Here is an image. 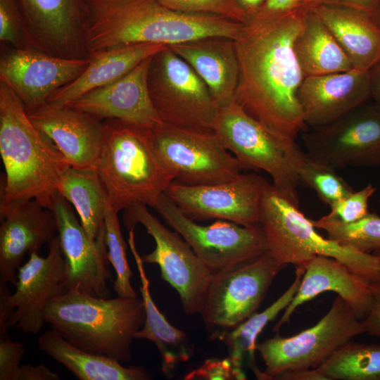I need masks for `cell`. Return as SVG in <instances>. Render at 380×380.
<instances>
[{"mask_svg":"<svg viewBox=\"0 0 380 380\" xmlns=\"http://www.w3.org/2000/svg\"><path fill=\"white\" fill-rule=\"evenodd\" d=\"M309 10L250 18L234 40L239 71L235 101L258 121L294 139L308 127L297 97L305 77L293 45Z\"/></svg>","mask_w":380,"mask_h":380,"instance_id":"cell-1","label":"cell"},{"mask_svg":"<svg viewBox=\"0 0 380 380\" xmlns=\"http://www.w3.org/2000/svg\"><path fill=\"white\" fill-rule=\"evenodd\" d=\"M243 25L216 15L174 11L157 0H84L82 39L90 57L141 43L170 46L212 37L234 40Z\"/></svg>","mask_w":380,"mask_h":380,"instance_id":"cell-2","label":"cell"},{"mask_svg":"<svg viewBox=\"0 0 380 380\" xmlns=\"http://www.w3.org/2000/svg\"><path fill=\"white\" fill-rule=\"evenodd\" d=\"M0 153L5 169L0 204L34 199L52 210L58 180L70 165L32 122L15 92L1 82Z\"/></svg>","mask_w":380,"mask_h":380,"instance_id":"cell-3","label":"cell"},{"mask_svg":"<svg viewBox=\"0 0 380 380\" xmlns=\"http://www.w3.org/2000/svg\"><path fill=\"white\" fill-rule=\"evenodd\" d=\"M45 323L64 339L91 353L130 362L134 335L146 318L142 298H103L71 290L51 299L43 312Z\"/></svg>","mask_w":380,"mask_h":380,"instance_id":"cell-4","label":"cell"},{"mask_svg":"<svg viewBox=\"0 0 380 380\" xmlns=\"http://www.w3.org/2000/svg\"><path fill=\"white\" fill-rule=\"evenodd\" d=\"M103 148L95 170L108 203L118 213L134 204L153 208L174 181L156 156L150 132L118 120L104 122Z\"/></svg>","mask_w":380,"mask_h":380,"instance_id":"cell-5","label":"cell"},{"mask_svg":"<svg viewBox=\"0 0 380 380\" xmlns=\"http://www.w3.org/2000/svg\"><path fill=\"white\" fill-rule=\"evenodd\" d=\"M298 196L269 184L262 198L258 223L268 251L282 265L304 266L317 255L335 258L370 281L380 278L378 254L341 246L321 236L299 209Z\"/></svg>","mask_w":380,"mask_h":380,"instance_id":"cell-6","label":"cell"},{"mask_svg":"<svg viewBox=\"0 0 380 380\" xmlns=\"http://www.w3.org/2000/svg\"><path fill=\"white\" fill-rule=\"evenodd\" d=\"M212 129L246 170H263L273 186L298 196V171L305 152L296 139L258 121L236 101L219 108Z\"/></svg>","mask_w":380,"mask_h":380,"instance_id":"cell-7","label":"cell"},{"mask_svg":"<svg viewBox=\"0 0 380 380\" xmlns=\"http://www.w3.org/2000/svg\"><path fill=\"white\" fill-rule=\"evenodd\" d=\"M150 136L156 156L175 182L217 184L232 180L246 170L213 130L164 122L152 129Z\"/></svg>","mask_w":380,"mask_h":380,"instance_id":"cell-8","label":"cell"},{"mask_svg":"<svg viewBox=\"0 0 380 380\" xmlns=\"http://www.w3.org/2000/svg\"><path fill=\"white\" fill-rule=\"evenodd\" d=\"M284 267L268 251L213 274L199 312L210 338L218 339L255 313Z\"/></svg>","mask_w":380,"mask_h":380,"instance_id":"cell-9","label":"cell"},{"mask_svg":"<svg viewBox=\"0 0 380 380\" xmlns=\"http://www.w3.org/2000/svg\"><path fill=\"white\" fill-rule=\"evenodd\" d=\"M362 321L338 295L314 326L291 337L278 334L256 345L267 380L289 370L317 369L340 347L364 333Z\"/></svg>","mask_w":380,"mask_h":380,"instance_id":"cell-10","label":"cell"},{"mask_svg":"<svg viewBox=\"0 0 380 380\" xmlns=\"http://www.w3.org/2000/svg\"><path fill=\"white\" fill-rule=\"evenodd\" d=\"M153 208L213 274L268 251L259 223L245 226L217 220L209 225H201L186 217L165 193L158 197Z\"/></svg>","mask_w":380,"mask_h":380,"instance_id":"cell-11","label":"cell"},{"mask_svg":"<svg viewBox=\"0 0 380 380\" xmlns=\"http://www.w3.org/2000/svg\"><path fill=\"white\" fill-rule=\"evenodd\" d=\"M148 88L164 122L213 130L220 107L193 68L169 46L153 58Z\"/></svg>","mask_w":380,"mask_h":380,"instance_id":"cell-12","label":"cell"},{"mask_svg":"<svg viewBox=\"0 0 380 380\" xmlns=\"http://www.w3.org/2000/svg\"><path fill=\"white\" fill-rule=\"evenodd\" d=\"M122 221L129 229L140 224L155 241V249L141 257L144 263L156 264L162 279L179 294L184 312L199 313L213 274L190 246L148 210L144 204L124 210Z\"/></svg>","mask_w":380,"mask_h":380,"instance_id":"cell-13","label":"cell"},{"mask_svg":"<svg viewBox=\"0 0 380 380\" xmlns=\"http://www.w3.org/2000/svg\"><path fill=\"white\" fill-rule=\"evenodd\" d=\"M65 275V261L56 235L49 243L46 257L37 253L30 254L27 261L18 268L13 293L0 289L1 336H8L7 329L13 328L38 334L45 323L46 305L63 293Z\"/></svg>","mask_w":380,"mask_h":380,"instance_id":"cell-14","label":"cell"},{"mask_svg":"<svg viewBox=\"0 0 380 380\" xmlns=\"http://www.w3.org/2000/svg\"><path fill=\"white\" fill-rule=\"evenodd\" d=\"M302 137L309 156L336 170L380 167V107L365 103Z\"/></svg>","mask_w":380,"mask_h":380,"instance_id":"cell-15","label":"cell"},{"mask_svg":"<svg viewBox=\"0 0 380 380\" xmlns=\"http://www.w3.org/2000/svg\"><path fill=\"white\" fill-rule=\"evenodd\" d=\"M270 183L256 173L207 185H185L173 181L165 194L194 221L222 220L241 225L259 222L264 194Z\"/></svg>","mask_w":380,"mask_h":380,"instance_id":"cell-16","label":"cell"},{"mask_svg":"<svg viewBox=\"0 0 380 380\" xmlns=\"http://www.w3.org/2000/svg\"><path fill=\"white\" fill-rule=\"evenodd\" d=\"M58 236L65 261L63 293L74 290L108 298L111 279L105 232L91 239L77 219L70 203L58 194L53 203Z\"/></svg>","mask_w":380,"mask_h":380,"instance_id":"cell-17","label":"cell"},{"mask_svg":"<svg viewBox=\"0 0 380 380\" xmlns=\"http://www.w3.org/2000/svg\"><path fill=\"white\" fill-rule=\"evenodd\" d=\"M90 62V58H68L17 49L1 57L0 80L29 111L46 103L56 91L80 76Z\"/></svg>","mask_w":380,"mask_h":380,"instance_id":"cell-18","label":"cell"},{"mask_svg":"<svg viewBox=\"0 0 380 380\" xmlns=\"http://www.w3.org/2000/svg\"><path fill=\"white\" fill-rule=\"evenodd\" d=\"M149 57L118 80L89 91L65 106L99 119L118 120L146 129L164 122L152 101L148 73Z\"/></svg>","mask_w":380,"mask_h":380,"instance_id":"cell-19","label":"cell"},{"mask_svg":"<svg viewBox=\"0 0 380 380\" xmlns=\"http://www.w3.org/2000/svg\"><path fill=\"white\" fill-rule=\"evenodd\" d=\"M0 288L16 281L26 254L39 253L57 235L53 212L34 199L0 204Z\"/></svg>","mask_w":380,"mask_h":380,"instance_id":"cell-20","label":"cell"},{"mask_svg":"<svg viewBox=\"0 0 380 380\" xmlns=\"http://www.w3.org/2000/svg\"><path fill=\"white\" fill-rule=\"evenodd\" d=\"M27 113L71 167L95 170L105 136L104 123L99 118L66 106L48 103Z\"/></svg>","mask_w":380,"mask_h":380,"instance_id":"cell-21","label":"cell"},{"mask_svg":"<svg viewBox=\"0 0 380 380\" xmlns=\"http://www.w3.org/2000/svg\"><path fill=\"white\" fill-rule=\"evenodd\" d=\"M297 97L308 126L329 124L371 99L369 70L305 77Z\"/></svg>","mask_w":380,"mask_h":380,"instance_id":"cell-22","label":"cell"},{"mask_svg":"<svg viewBox=\"0 0 380 380\" xmlns=\"http://www.w3.org/2000/svg\"><path fill=\"white\" fill-rule=\"evenodd\" d=\"M31 37L49 53L80 58L84 0H18Z\"/></svg>","mask_w":380,"mask_h":380,"instance_id":"cell-23","label":"cell"},{"mask_svg":"<svg viewBox=\"0 0 380 380\" xmlns=\"http://www.w3.org/2000/svg\"><path fill=\"white\" fill-rule=\"evenodd\" d=\"M303 267L305 272L299 288L274 331H278L284 324L289 322L298 307L326 291L340 296L359 319L369 314L374 300L370 280L328 256L317 255Z\"/></svg>","mask_w":380,"mask_h":380,"instance_id":"cell-24","label":"cell"},{"mask_svg":"<svg viewBox=\"0 0 380 380\" xmlns=\"http://www.w3.org/2000/svg\"><path fill=\"white\" fill-rule=\"evenodd\" d=\"M169 46L193 68L219 107L235 101L239 71L234 40L212 37Z\"/></svg>","mask_w":380,"mask_h":380,"instance_id":"cell-25","label":"cell"},{"mask_svg":"<svg viewBox=\"0 0 380 380\" xmlns=\"http://www.w3.org/2000/svg\"><path fill=\"white\" fill-rule=\"evenodd\" d=\"M311 9L334 35L353 68L369 70L380 60V24L369 13L334 4H317Z\"/></svg>","mask_w":380,"mask_h":380,"instance_id":"cell-26","label":"cell"},{"mask_svg":"<svg viewBox=\"0 0 380 380\" xmlns=\"http://www.w3.org/2000/svg\"><path fill=\"white\" fill-rule=\"evenodd\" d=\"M164 44L141 43L113 48L89 58L91 62L82 74L56 91L46 103L64 106L80 96L121 78L144 60L166 49Z\"/></svg>","mask_w":380,"mask_h":380,"instance_id":"cell-27","label":"cell"},{"mask_svg":"<svg viewBox=\"0 0 380 380\" xmlns=\"http://www.w3.org/2000/svg\"><path fill=\"white\" fill-rule=\"evenodd\" d=\"M128 243L139 272L141 283L139 289L146 310L145 322L135 334L134 339L148 340L156 345L162 360V372L166 376H170L179 364L192 357L195 346L185 332L172 325L158 310L151 297L149 281L136 248L134 237L129 236Z\"/></svg>","mask_w":380,"mask_h":380,"instance_id":"cell-28","label":"cell"},{"mask_svg":"<svg viewBox=\"0 0 380 380\" xmlns=\"http://www.w3.org/2000/svg\"><path fill=\"white\" fill-rule=\"evenodd\" d=\"M39 348L68 369L80 380H148L151 376L141 366L125 367L108 357L83 350L51 329L37 339Z\"/></svg>","mask_w":380,"mask_h":380,"instance_id":"cell-29","label":"cell"},{"mask_svg":"<svg viewBox=\"0 0 380 380\" xmlns=\"http://www.w3.org/2000/svg\"><path fill=\"white\" fill-rule=\"evenodd\" d=\"M293 49L305 77L353 68L340 44L311 7L295 39Z\"/></svg>","mask_w":380,"mask_h":380,"instance_id":"cell-30","label":"cell"},{"mask_svg":"<svg viewBox=\"0 0 380 380\" xmlns=\"http://www.w3.org/2000/svg\"><path fill=\"white\" fill-rule=\"evenodd\" d=\"M57 191L76 209L89 236L96 240L105 232L106 190L95 170L69 167L61 175Z\"/></svg>","mask_w":380,"mask_h":380,"instance_id":"cell-31","label":"cell"},{"mask_svg":"<svg viewBox=\"0 0 380 380\" xmlns=\"http://www.w3.org/2000/svg\"><path fill=\"white\" fill-rule=\"evenodd\" d=\"M304 272L303 266H296L293 282L276 301L264 311L254 313L218 338L227 346L229 357L238 369L243 371V363L246 359L256 378L267 380L264 372L255 363L257 338L267 323L274 320L290 304L299 288Z\"/></svg>","mask_w":380,"mask_h":380,"instance_id":"cell-32","label":"cell"},{"mask_svg":"<svg viewBox=\"0 0 380 380\" xmlns=\"http://www.w3.org/2000/svg\"><path fill=\"white\" fill-rule=\"evenodd\" d=\"M317 369L326 380H380V345L350 341Z\"/></svg>","mask_w":380,"mask_h":380,"instance_id":"cell-33","label":"cell"},{"mask_svg":"<svg viewBox=\"0 0 380 380\" xmlns=\"http://www.w3.org/2000/svg\"><path fill=\"white\" fill-rule=\"evenodd\" d=\"M313 225L324 230L327 238L336 243L369 253H380V216L369 213L357 221L346 223L324 215L311 220Z\"/></svg>","mask_w":380,"mask_h":380,"instance_id":"cell-34","label":"cell"},{"mask_svg":"<svg viewBox=\"0 0 380 380\" xmlns=\"http://www.w3.org/2000/svg\"><path fill=\"white\" fill-rule=\"evenodd\" d=\"M104 226L107 256L116 274L113 290L120 297H138L131 284L133 274L127 261V244L121 232L118 212L109 203L105 210Z\"/></svg>","mask_w":380,"mask_h":380,"instance_id":"cell-35","label":"cell"},{"mask_svg":"<svg viewBox=\"0 0 380 380\" xmlns=\"http://www.w3.org/2000/svg\"><path fill=\"white\" fill-rule=\"evenodd\" d=\"M336 170L305 153L298 171L300 184L313 189L323 203L330 205L354 191Z\"/></svg>","mask_w":380,"mask_h":380,"instance_id":"cell-36","label":"cell"},{"mask_svg":"<svg viewBox=\"0 0 380 380\" xmlns=\"http://www.w3.org/2000/svg\"><path fill=\"white\" fill-rule=\"evenodd\" d=\"M163 6L177 11L216 15L245 24L250 15L236 0H157Z\"/></svg>","mask_w":380,"mask_h":380,"instance_id":"cell-37","label":"cell"},{"mask_svg":"<svg viewBox=\"0 0 380 380\" xmlns=\"http://www.w3.org/2000/svg\"><path fill=\"white\" fill-rule=\"evenodd\" d=\"M375 191L376 189L372 184L359 191H353L331 204L330 211L327 215L346 223L360 220L369 213L368 203Z\"/></svg>","mask_w":380,"mask_h":380,"instance_id":"cell-38","label":"cell"},{"mask_svg":"<svg viewBox=\"0 0 380 380\" xmlns=\"http://www.w3.org/2000/svg\"><path fill=\"white\" fill-rule=\"evenodd\" d=\"M246 376L243 371L238 369L230 358L208 359L198 368L188 373L184 379H220V380H243Z\"/></svg>","mask_w":380,"mask_h":380,"instance_id":"cell-39","label":"cell"},{"mask_svg":"<svg viewBox=\"0 0 380 380\" xmlns=\"http://www.w3.org/2000/svg\"><path fill=\"white\" fill-rule=\"evenodd\" d=\"M18 0H0V40L18 46L22 20Z\"/></svg>","mask_w":380,"mask_h":380,"instance_id":"cell-40","label":"cell"},{"mask_svg":"<svg viewBox=\"0 0 380 380\" xmlns=\"http://www.w3.org/2000/svg\"><path fill=\"white\" fill-rule=\"evenodd\" d=\"M25 350L21 342L13 341L8 336L0 338V380H11Z\"/></svg>","mask_w":380,"mask_h":380,"instance_id":"cell-41","label":"cell"},{"mask_svg":"<svg viewBox=\"0 0 380 380\" xmlns=\"http://www.w3.org/2000/svg\"><path fill=\"white\" fill-rule=\"evenodd\" d=\"M373 294V304L369 314L362 321L365 329L369 335L380 336V278L370 281Z\"/></svg>","mask_w":380,"mask_h":380,"instance_id":"cell-42","label":"cell"},{"mask_svg":"<svg viewBox=\"0 0 380 380\" xmlns=\"http://www.w3.org/2000/svg\"><path fill=\"white\" fill-rule=\"evenodd\" d=\"M59 375L44 364L34 366L20 365L14 372L11 380H59Z\"/></svg>","mask_w":380,"mask_h":380,"instance_id":"cell-43","label":"cell"},{"mask_svg":"<svg viewBox=\"0 0 380 380\" xmlns=\"http://www.w3.org/2000/svg\"><path fill=\"white\" fill-rule=\"evenodd\" d=\"M302 0H266L262 8L250 18H265L291 12L298 8Z\"/></svg>","mask_w":380,"mask_h":380,"instance_id":"cell-44","label":"cell"},{"mask_svg":"<svg viewBox=\"0 0 380 380\" xmlns=\"http://www.w3.org/2000/svg\"><path fill=\"white\" fill-rule=\"evenodd\" d=\"M312 4H334L364 11L380 24L379 0H312Z\"/></svg>","mask_w":380,"mask_h":380,"instance_id":"cell-45","label":"cell"},{"mask_svg":"<svg viewBox=\"0 0 380 380\" xmlns=\"http://www.w3.org/2000/svg\"><path fill=\"white\" fill-rule=\"evenodd\" d=\"M273 379L280 380H326L317 369L285 371L276 375Z\"/></svg>","mask_w":380,"mask_h":380,"instance_id":"cell-46","label":"cell"},{"mask_svg":"<svg viewBox=\"0 0 380 380\" xmlns=\"http://www.w3.org/2000/svg\"><path fill=\"white\" fill-rule=\"evenodd\" d=\"M371 99L380 107V60L369 70Z\"/></svg>","mask_w":380,"mask_h":380,"instance_id":"cell-47","label":"cell"},{"mask_svg":"<svg viewBox=\"0 0 380 380\" xmlns=\"http://www.w3.org/2000/svg\"><path fill=\"white\" fill-rule=\"evenodd\" d=\"M241 4L247 8H255L258 6L262 0H240Z\"/></svg>","mask_w":380,"mask_h":380,"instance_id":"cell-48","label":"cell"},{"mask_svg":"<svg viewBox=\"0 0 380 380\" xmlns=\"http://www.w3.org/2000/svg\"><path fill=\"white\" fill-rule=\"evenodd\" d=\"M379 14H380V0H379Z\"/></svg>","mask_w":380,"mask_h":380,"instance_id":"cell-49","label":"cell"},{"mask_svg":"<svg viewBox=\"0 0 380 380\" xmlns=\"http://www.w3.org/2000/svg\"><path fill=\"white\" fill-rule=\"evenodd\" d=\"M379 257V261H380V253H377Z\"/></svg>","mask_w":380,"mask_h":380,"instance_id":"cell-50","label":"cell"},{"mask_svg":"<svg viewBox=\"0 0 380 380\" xmlns=\"http://www.w3.org/2000/svg\"><path fill=\"white\" fill-rule=\"evenodd\" d=\"M379 204H380V200H379Z\"/></svg>","mask_w":380,"mask_h":380,"instance_id":"cell-51","label":"cell"}]
</instances>
